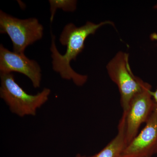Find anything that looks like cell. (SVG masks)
Listing matches in <instances>:
<instances>
[{
    "label": "cell",
    "instance_id": "6da1fadb",
    "mask_svg": "<svg viewBox=\"0 0 157 157\" xmlns=\"http://www.w3.org/2000/svg\"><path fill=\"white\" fill-rule=\"evenodd\" d=\"M107 25H114V23L110 21H105L98 24L87 21L80 27L76 26L72 23L65 25L59 39L62 45L67 46V50L64 55L61 54L58 50L55 36L51 31L50 51L53 70L59 73L63 79L72 80L77 86H82L87 82L88 76L78 74L73 70L70 66V62L72 60H76L77 56L83 51L86 38L95 33L101 27Z\"/></svg>",
    "mask_w": 157,
    "mask_h": 157
},
{
    "label": "cell",
    "instance_id": "7a4b0ae2",
    "mask_svg": "<svg viewBox=\"0 0 157 157\" xmlns=\"http://www.w3.org/2000/svg\"><path fill=\"white\" fill-rule=\"evenodd\" d=\"M0 97L11 112L18 116L36 115L37 109L48 101L49 89L45 88L37 94H29L17 84L12 73H0Z\"/></svg>",
    "mask_w": 157,
    "mask_h": 157
},
{
    "label": "cell",
    "instance_id": "3957f363",
    "mask_svg": "<svg viewBox=\"0 0 157 157\" xmlns=\"http://www.w3.org/2000/svg\"><path fill=\"white\" fill-rule=\"evenodd\" d=\"M43 31L37 18L19 19L0 11V33L10 37L14 52L24 53L28 46L42 39Z\"/></svg>",
    "mask_w": 157,
    "mask_h": 157
},
{
    "label": "cell",
    "instance_id": "277c9868",
    "mask_svg": "<svg viewBox=\"0 0 157 157\" xmlns=\"http://www.w3.org/2000/svg\"><path fill=\"white\" fill-rule=\"evenodd\" d=\"M108 75L117 85L121 96V104L126 112L134 96L141 90L145 82L134 75L129 63V54L120 51L107 66Z\"/></svg>",
    "mask_w": 157,
    "mask_h": 157
},
{
    "label": "cell",
    "instance_id": "5b68a950",
    "mask_svg": "<svg viewBox=\"0 0 157 157\" xmlns=\"http://www.w3.org/2000/svg\"><path fill=\"white\" fill-rule=\"evenodd\" d=\"M151 86L145 82L141 90L132 98L126 112V137L127 145L138 134L142 124L147 122L155 107L156 102L151 95Z\"/></svg>",
    "mask_w": 157,
    "mask_h": 157
},
{
    "label": "cell",
    "instance_id": "8992f818",
    "mask_svg": "<svg viewBox=\"0 0 157 157\" xmlns=\"http://www.w3.org/2000/svg\"><path fill=\"white\" fill-rule=\"evenodd\" d=\"M17 72L30 79L35 88L40 87L42 70L38 63L30 59L24 54L16 53L0 45V73Z\"/></svg>",
    "mask_w": 157,
    "mask_h": 157
},
{
    "label": "cell",
    "instance_id": "52a82bcc",
    "mask_svg": "<svg viewBox=\"0 0 157 157\" xmlns=\"http://www.w3.org/2000/svg\"><path fill=\"white\" fill-rule=\"evenodd\" d=\"M157 153V103L139 134L128 144L120 157H152Z\"/></svg>",
    "mask_w": 157,
    "mask_h": 157
},
{
    "label": "cell",
    "instance_id": "ba28073f",
    "mask_svg": "<svg viewBox=\"0 0 157 157\" xmlns=\"http://www.w3.org/2000/svg\"><path fill=\"white\" fill-rule=\"evenodd\" d=\"M127 146L125 116L123 113L119 123L116 136L98 153L88 157H120Z\"/></svg>",
    "mask_w": 157,
    "mask_h": 157
},
{
    "label": "cell",
    "instance_id": "9c48e42d",
    "mask_svg": "<svg viewBox=\"0 0 157 157\" xmlns=\"http://www.w3.org/2000/svg\"><path fill=\"white\" fill-rule=\"evenodd\" d=\"M50 21L52 22L57 9L67 12H74L76 9L77 1L75 0H50Z\"/></svg>",
    "mask_w": 157,
    "mask_h": 157
},
{
    "label": "cell",
    "instance_id": "30bf717a",
    "mask_svg": "<svg viewBox=\"0 0 157 157\" xmlns=\"http://www.w3.org/2000/svg\"><path fill=\"white\" fill-rule=\"evenodd\" d=\"M151 95L154 100L157 103V89L155 91H151Z\"/></svg>",
    "mask_w": 157,
    "mask_h": 157
},
{
    "label": "cell",
    "instance_id": "8fae6325",
    "mask_svg": "<svg viewBox=\"0 0 157 157\" xmlns=\"http://www.w3.org/2000/svg\"><path fill=\"white\" fill-rule=\"evenodd\" d=\"M85 157L84 156H82L81 155L79 154H77L76 156V157Z\"/></svg>",
    "mask_w": 157,
    "mask_h": 157
},
{
    "label": "cell",
    "instance_id": "7c38bea8",
    "mask_svg": "<svg viewBox=\"0 0 157 157\" xmlns=\"http://www.w3.org/2000/svg\"><path fill=\"white\" fill-rule=\"evenodd\" d=\"M154 8L155 9H157V3L155 5Z\"/></svg>",
    "mask_w": 157,
    "mask_h": 157
}]
</instances>
